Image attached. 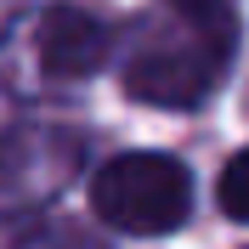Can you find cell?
I'll use <instances>...</instances> for the list:
<instances>
[{"instance_id":"6da1fadb","label":"cell","mask_w":249,"mask_h":249,"mask_svg":"<svg viewBox=\"0 0 249 249\" xmlns=\"http://www.w3.org/2000/svg\"><path fill=\"white\" fill-rule=\"evenodd\" d=\"M238 46L232 12H164L142 17L130 34V51L119 62L124 96L147 108H198L204 96L221 85L227 62Z\"/></svg>"},{"instance_id":"7a4b0ae2","label":"cell","mask_w":249,"mask_h":249,"mask_svg":"<svg viewBox=\"0 0 249 249\" xmlns=\"http://www.w3.org/2000/svg\"><path fill=\"white\" fill-rule=\"evenodd\" d=\"M96 215L130 238H164L193 210V176L170 153H119L91 181Z\"/></svg>"},{"instance_id":"3957f363","label":"cell","mask_w":249,"mask_h":249,"mask_svg":"<svg viewBox=\"0 0 249 249\" xmlns=\"http://www.w3.org/2000/svg\"><path fill=\"white\" fill-rule=\"evenodd\" d=\"M113 51L108 17L79 6V0H57L34 17V62L51 79H91Z\"/></svg>"},{"instance_id":"277c9868","label":"cell","mask_w":249,"mask_h":249,"mask_svg":"<svg viewBox=\"0 0 249 249\" xmlns=\"http://www.w3.org/2000/svg\"><path fill=\"white\" fill-rule=\"evenodd\" d=\"M68 164H74L68 136H40V130L0 136V215H23L40 198H51L68 181Z\"/></svg>"},{"instance_id":"5b68a950","label":"cell","mask_w":249,"mask_h":249,"mask_svg":"<svg viewBox=\"0 0 249 249\" xmlns=\"http://www.w3.org/2000/svg\"><path fill=\"white\" fill-rule=\"evenodd\" d=\"M221 210H227V215L232 221H249V147L244 153H232V164H227V170H221Z\"/></svg>"},{"instance_id":"8992f818","label":"cell","mask_w":249,"mask_h":249,"mask_svg":"<svg viewBox=\"0 0 249 249\" xmlns=\"http://www.w3.org/2000/svg\"><path fill=\"white\" fill-rule=\"evenodd\" d=\"M176 12H232V0H164Z\"/></svg>"},{"instance_id":"52a82bcc","label":"cell","mask_w":249,"mask_h":249,"mask_svg":"<svg viewBox=\"0 0 249 249\" xmlns=\"http://www.w3.org/2000/svg\"><path fill=\"white\" fill-rule=\"evenodd\" d=\"M29 249H96V244H85V238H74V232H57V238H46V244H29Z\"/></svg>"}]
</instances>
